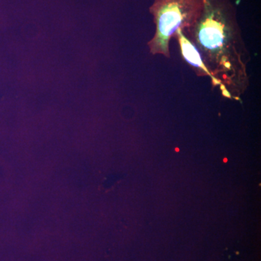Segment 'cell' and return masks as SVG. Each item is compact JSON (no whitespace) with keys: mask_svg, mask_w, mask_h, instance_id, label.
I'll return each instance as SVG.
<instances>
[{"mask_svg":"<svg viewBox=\"0 0 261 261\" xmlns=\"http://www.w3.org/2000/svg\"><path fill=\"white\" fill-rule=\"evenodd\" d=\"M182 32L200 53L213 88L223 97L240 102L250 86V56L236 7L230 0H205L200 17Z\"/></svg>","mask_w":261,"mask_h":261,"instance_id":"1","label":"cell"},{"mask_svg":"<svg viewBox=\"0 0 261 261\" xmlns=\"http://www.w3.org/2000/svg\"><path fill=\"white\" fill-rule=\"evenodd\" d=\"M205 0H154L149 11L153 18L155 32L147 42L152 56L171 58L170 42L178 29L191 27L198 19Z\"/></svg>","mask_w":261,"mask_h":261,"instance_id":"2","label":"cell"},{"mask_svg":"<svg viewBox=\"0 0 261 261\" xmlns=\"http://www.w3.org/2000/svg\"><path fill=\"white\" fill-rule=\"evenodd\" d=\"M173 39L178 43L182 58L193 70L195 74L198 77H207L211 80L210 73L206 68L198 49L181 29H178Z\"/></svg>","mask_w":261,"mask_h":261,"instance_id":"3","label":"cell"}]
</instances>
